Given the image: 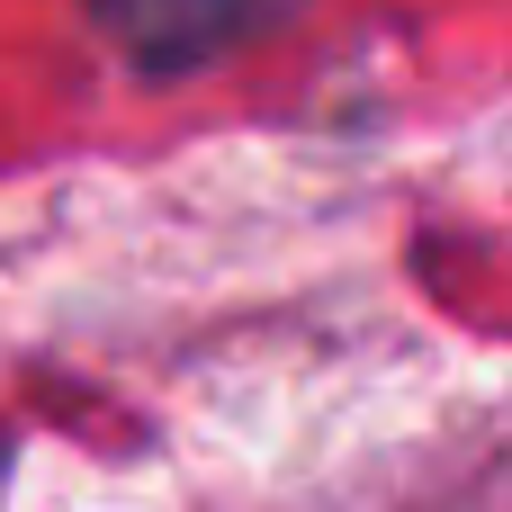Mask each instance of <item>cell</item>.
I'll list each match as a JSON object with an SVG mask.
<instances>
[{
  "label": "cell",
  "mask_w": 512,
  "mask_h": 512,
  "mask_svg": "<svg viewBox=\"0 0 512 512\" xmlns=\"http://www.w3.org/2000/svg\"><path fill=\"white\" fill-rule=\"evenodd\" d=\"M288 9L297 0H90V18L117 36V54L135 72H198Z\"/></svg>",
  "instance_id": "6da1fadb"
}]
</instances>
